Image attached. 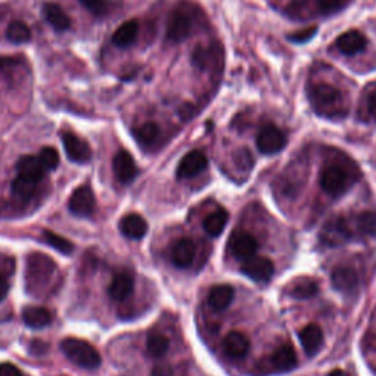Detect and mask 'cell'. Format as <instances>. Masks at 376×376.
<instances>
[{
    "label": "cell",
    "mask_w": 376,
    "mask_h": 376,
    "mask_svg": "<svg viewBox=\"0 0 376 376\" xmlns=\"http://www.w3.org/2000/svg\"><path fill=\"white\" fill-rule=\"evenodd\" d=\"M153 376H172V368L168 364L156 366L153 369Z\"/></svg>",
    "instance_id": "60d3db41"
},
{
    "label": "cell",
    "mask_w": 376,
    "mask_h": 376,
    "mask_svg": "<svg viewBox=\"0 0 376 376\" xmlns=\"http://www.w3.org/2000/svg\"><path fill=\"white\" fill-rule=\"evenodd\" d=\"M196 258V246L190 238H181L172 249V262L178 268H188Z\"/></svg>",
    "instance_id": "d6986e66"
},
{
    "label": "cell",
    "mask_w": 376,
    "mask_h": 376,
    "mask_svg": "<svg viewBox=\"0 0 376 376\" xmlns=\"http://www.w3.org/2000/svg\"><path fill=\"white\" fill-rule=\"evenodd\" d=\"M16 169H18L19 175L32 178L37 182L45 177V171H46V168L43 166L42 162H40V159L34 158V156H23L18 160Z\"/></svg>",
    "instance_id": "cb8c5ba5"
},
{
    "label": "cell",
    "mask_w": 376,
    "mask_h": 376,
    "mask_svg": "<svg viewBox=\"0 0 376 376\" xmlns=\"http://www.w3.org/2000/svg\"><path fill=\"white\" fill-rule=\"evenodd\" d=\"M241 272L247 278L256 282H268L273 277L275 266H273V262L268 258L251 256L242 262Z\"/></svg>",
    "instance_id": "52a82bcc"
},
{
    "label": "cell",
    "mask_w": 376,
    "mask_h": 376,
    "mask_svg": "<svg viewBox=\"0 0 376 376\" xmlns=\"http://www.w3.org/2000/svg\"><path fill=\"white\" fill-rule=\"evenodd\" d=\"M316 291H318V284L312 278H300L292 284V287L290 288V296H292L294 299L304 300V299L312 297Z\"/></svg>",
    "instance_id": "f546056e"
},
{
    "label": "cell",
    "mask_w": 376,
    "mask_h": 376,
    "mask_svg": "<svg viewBox=\"0 0 376 376\" xmlns=\"http://www.w3.org/2000/svg\"><path fill=\"white\" fill-rule=\"evenodd\" d=\"M366 45H368V40H366V37L362 33L355 32V29L344 33L337 38L338 50L347 56H353L363 52Z\"/></svg>",
    "instance_id": "9a60e30c"
},
{
    "label": "cell",
    "mask_w": 376,
    "mask_h": 376,
    "mask_svg": "<svg viewBox=\"0 0 376 376\" xmlns=\"http://www.w3.org/2000/svg\"><path fill=\"white\" fill-rule=\"evenodd\" d=\"M366 110H368V115L376 122V91L366 99Z\"/></svg>",
    "instance_id": "ab89813d"
},
{
    "label": "cell",
    "mask_w": 376,
    "mask_h": 376,
    "mask_svg": "<svg viewBox=\"0 0 376 376\" xmlns=\"http://www.w3.org/2000/svg\"><path fill=\"white\" fill-rule=\"evenodd\" d=\"M37 184L38 182L32 178L18 175L12 182V191H14V195H16L19 199L28 200L33 197L34 191L37 188Z\"/></svg>",
    "instance_id": "4dcf8cb0"
},
{
    "label": "cell",
    "mask_w": 376,
    "mask_h": 376,
    "mask_svg": "<svg viewBox=\"0 0 376 376\" xmlns=\"http://www.w3.org/2000/svg\"><path fill=\"white\" fill-rule=\"evenodd\" d=\"M95 208L96 199L93 195V190L87 186L77 188L69 199V210L73 212L75 216L87 218L90 215H93Z\"/></svg>",
    "instance_id": "ba28073f"
},
{
    "label": "cell",
    "mask_w": 376,
    "mask_h": 376,
    "mask_svg": "<svg viewBox=\"0 0 376 376\" xmlns=\"http://www.w3.org/2000/svg\"><path fill=\"white\" fill-rule=\"evenodd\" d=\"M114 172L119 182L122 184H129L137 175H138V169L136 162L128 151L121 150L115 155L114 158Z\"/></svg>",
    "instance_id": "8fae6325"
},
{
    "label": "cell",
    "mask_w": 376,
    "mask_h": 376,
    "mask_svg": "<svg viewBox=\"0 0 376 376\" xmlns=\"http://www.w3.org/2000/svg\"><path fill=\"white\" fill-rule=\"evenodd\" d=\"M208 166V158L199 150H192L181 159L177 168L178 178H191L199 175Z\"/></svg>",
    "instance_id": "30bf717a"
},
{
    "label": "cell",
    "mask_w": 376,
    "mask_h": 376,
    "mask_svg": "<svg viewBox=\"0 0 376 376\" xmlns=\"http://www.w3.org/2000/svg\"><path fill=\"white\" fill-rule=\"evenodd\" d=\"M43 240L49 244L50 247H53L55 250L60 251L62 255H71V253L74 251V244L71 242L69 240L58 236V234L52 232V231H43Z\"/></svg>",
    "instance_id": "836d02e7"
},
{
    "label": "cell",
    "mask_w": 376,
    "mask_h": 376,
    "mask_svg": "<svg viewBox=\"0 0 376 376\" xmlns=\"http://www.w3.org/2000/svg\"><path fill=\"white\" fill-rule=\"evenodd\" d=\"M349 177L345 174V171L338 166L332 165L325 168L321 174V186L322 188L328 192L332 197L342 196L349 188Z\"/></svg>",
    "instance_id": "277c9868"
},
{
    "label": "cell",
    "mask_w": 376,
    "mask_h": 376,
    "mask_svg": "<svg viewBox=\"0 0 376 376\" xmlns=\"http://www.w3.org/2000/svg\"><path fill=\"white\" fill-rule=\"evenodd\" d=\"M234 300V288L227 284H221V286H215L208 296V303L213 310H225Z\"/></svg>",
    "instance_id": "44dd1931"
},
{
    "label": "cell",
    "mask_w": 376,
    "mask_h": 376,
    "mask_svg": "<svg viewBox=\"0 0 376 376\" xmlns=\"http://www.w3.org/2000/svg\"><path fill=\"white\" fill-rule=\"evenodd\" d=\"M329 376H349L347 373H345L344 371H340V369H337V371H334Z\"/></svg>",
    "instance_id": "7bdbcfd3"
},
{
    "label": "cell",
    "mask_w": 376,
    "mask_h": 376,
    "mask_svg": "<svg viewBox=\"0 0 376 376\" xmlns=\"http://www.w3.org/2000/svg\"><path fill=\"white\" fill-rule=\"evenodd\" d=\"M119 228L125 237L131 240H140L146 236L147 222L141 215H137V213H129V215L121 219Z\"/></svg>",
    "instance_id": "2e32d148"
},
{
    "label": "cell",
    "mask_w": 376,
    "mask_h": 376,
    "mask_svg": "<svg viewBox=\"0 0 376 376\" xmlns=\"http://www.w3.org/2000/svg\"><path fill=\"white\" fill-rule=\"evenodd\" d=\"M228 222V212L225 209H218L215 212L209 213V215L203 221V228L212 237H218L225 229Z\"/></svg>",
    "instance_id": "4316f807"
},
{
    "label": "cell",
    "mask_w": 376,
    "mask_h": 376,
    "mask_svg": "<svg viewBox=\"0 0 376 376\" xmlns=\"http://www.w3.org/2000/svg\"><path fill=\"white\" fill-rule=\"evenodd\" d=\"M6 38L14 45H23L32 40V32L25 23L12 21L6 28Z\"/></svg>",
    "instance_id": "f1b7e54d"
},
{
    "label": "cell",
    "mask_w": 376,
    "mask_h": 376,
    "mask_svg": "<svg viewBox=\"0 0 376 376\" xmlns=\"http://www.w3.org/2000/svg\"><path fill=\"white\" fill-rule=\"evenodd\" d=\"M43 12L47 18V21L50 23L55 29L58 32H65L71 27V19L66 15L62 8L56 3H46L43 8Z\"/></svg>",
    "instance_id": "484cf974"
},
{
    "label": "cell",
    "mask_w": 376,
    "mask_h": 376,
    "mask_svg": "<svg viewBox=\"0 0 376 376\" xmlns=\"http://www.w3.org/2000/svg\"><path fill=\"white\" fill-rule=\"evenodd\" d=\"M8 292H9V282L3 275H0V301L5 300Z\"/></svg>",
    "instance_id": "b9f144b4"
},
{
    "label": "cell",
    "mask_w": 376,
    "mask_h": 376,
    "mask_svg": "<svg viewBox=\"0 0 376 376\" xmlns=\"http://www.w3.org/2000/svg\"><path fill=\"white\" fill-rule=\"evenodd\" d=\"M190 32H191V23L186 14L175 12L171 16L168 29H166L168 40H171V42L174 43H179L190 36Z\"/></svg>",
    "instance_id": "e0dca14e"
},
{
    "label": "cell",
    "mask_w": 376,
    "mask_h": 376,
    "mask_svg": "<svg viewBox=\"0 0 376 376\" xmlns=\"http://www.w3.org/2000/svg\"><path fill=\"white\" fill-rule=\"evenodd\" d=\"M332 286L338 291H353L355 287L359 286V277L351 268L347 266H340L332 271L331 275Z\"/></svg>",
    "instance_id": "ffe728a7"
},
{
    "label": "cell",
    "mask_w": 376,
    "mask_h": 376,
    "mask_svg": "<svg viewBox=\"0 0 376 376\" xmlns=\"http://www.w3.org/2000/svg\"><path fill=\"white\" fill-rule=\"evenodd\" d=\"M316 33H318V27L313 25V27L303 28V29H300V32L291 33L288 36V40H291V42H296V43H306L310 38H313Z\"/></svg>",
    "instance_id": "8d00e7d4"
},
{
    "label": "cell",
    "mask_w": 376,
    "mask_h": 376,
    "mask_svg": "<svg viewBox=\"0 0 376 376\" xmlns=\"http://www.w3.org/2000/svg\"><path fill=\"white\" fill-rule=\"evenodd\" d=\"M345 0H318L321 11L325 14H334L344 6Z\"/></svg>",
    "instance_id": "74e56055"
},
{
    "label": "cell",
    "mask_w": 376,
    "mask_h": 376,
    "mask_svg": "<svg viewBox=\"0 0 376 376\" xmlns=\"http://www.w3.org/2000/svg\"><path fill=\"white\" fill-rule=\"evenodd\" d=\"M62 143L69 160L77 162V164H87L91 159V147L78 136L73 133H64Z\"/></svg>",
    "instance_id": "9c48e42d"
},
{
    "label": "cell",
    "mask_w": 376,
    "mask_h": 376,
    "mask_svg": "<svg viewBox=\"0 0 376 376\" xmlns=\"http://www.w3.org/2000/svg\"><path fill=\"white\" fill-rule=\"evenodd\" d=\"M87 11L96 16H103L108 14V0H79Z\"/></svg>",
    "instance_id": "d590c367"
},
{
    "label": "cell",
    "mask_w": 376,
    "mask_h": 376,
    "mask_svg": "<svg viewBox=\"0 0 376 376\" xmlns=\"http://www.w3.org/2000/svg\"><path fill=\"white\" fill-rule=\"evenodd\" d=\"M273 368L279 372H290L297 366V355L290 344L281 345V347L272 354Z\"/></svg>",
    "instance_id": "7402d4cb"
},
{
    "label": "cell",
    "mask_w": 376,
    "mask_h": 376,
    "mask_svg": "<svg viewBox=\"0 0 376 376\" xmlns=\"http://www.w3.org/2000/svg\"><path fill=\"white\" fill-rule=\"evenodd\" d=\"M354 236L373 237L376 236V213L363 212L354 219Z\"/></svg>",
    "instance_id": "83f0119b"
},
{
    "label": "cell",
    "mask_w": 376,
    "mask_h": 376,
    "mask_svg": "<svg viewBox=\"0 0 376 376\" xmlns=\"http://www.w3.org/2000/svg\"><path fill=\"white\" fill-rule=\"evenodd\" d=\"M138 34V21L137 19H129V21L122 24L112 37V42L118 47H127L136 42Z\"/></svg>",
    "instance_id": "d4e9b609"
},
{
    "label": "cell",
    "mask_w": 376,
    "mask_h": 376,
    "mask_svg": "<svg viewBox=\"0 0 376 376\" xmlns=\"http://www.w3.org/2000/svg\"><path fill=\"white\" fill-rule=\"evenodd\" d=\"M146 347H147V353L150 358L159 359V358H162V355H165V353L168 351L169 341L162 334H151L147 338Z\"/></svg>",
    "instance_id": "d6a6232c"
},
{
    "label": "cell",
    "mask_w": 376,
    "mask_h": 376,
    "mask_svg": "<svg viewBox=\"0 0 376 376\" xmlns=\"http://www.w3.org/2000/svg\"><path fill=\"white\" fill-rule=\"evenodd\" d=\"M23 319L27 327L33 329H42V328H46L47 325L52 322V313L45 308L29 306L24 309Z\"/></svg>",
    "instance_id": "603a6c76"
},
{
    "label": "cell",
    "mask_w": 376,
    "mask_h": 376,
    "mask_svg": "<svg viewBox=\"0 0 376 376\" xmlns=\"http://www.w3.org/2000/svg\"><path fill=\"white\" fill-rule=\"evenodd\" d=\"M60 350L66 358L84 369H96L101 363L99 351L87 341L78 338H65L60 342Z\"/></svg>",
    "instance_id": "7a4b0ae2"
},
{
    "label": "cell",
    "mask_w": 376,
    "mask_h": 376,
    "mask_svg": "<svg viewBox=\"0 0 376 376\" xmlns=\"http://www.w3.org/2000/svg\"><path fill=\"white\" fill-rule=\"evenodd\" d=\"M28 288L43 286L50 279V273L55 271V262L42 255H33L28 259Z\"/></svg>",
    "instance_id": "8992f818"
},
{
    "label": "cell",
    "mask_w": 376,
    "mask_h": 376,
    "mask_svg": "<svg viewBox=\"0 0 376 376\" xmlns=\"http://www.w3.org/2000/svg\"><path fill=\"white\" fill-rule=\"evenodd\" d=\"M354 237L353 225L344 216H335L325 223L321 232V240L328 246H340Z\"/></svg>",
    "instance_id": "3957f363"
},
{
    "label": "cell",
    "mask_w": 376,
    "mask_h": 376,
    "mask_svg": "<svg viewBox=\"0 0 376 376\" xmlns=\"http://www.w3.org/2000/svg\"><path fill=\"white\" fill-rule=\"evenodd\" d=\"M38 159L43 164V166L46 168V171H52L59 166V153H58V150L53 147H43L42 150H40Z\"/></svg>",
    "instance_id": "e575fe53"
},
{
    "label": "cell",
    "mask_w": 376,
    "mask_h": 376,
    "mask_svg": "<svg viewBox=\"0 0 376 376\" xmlns=\"http://www.w3.org/2000/svg\"><path fill=\"white\" fill-rule=\"evenodd\" d=\"M229 250L238 259H249L258 250V240L246 232L236 234L229 241Z\"/></svg>",
    "instance_id": "5bb4252c"
},
{
    "label": "cell",
    "mask_w": 376,
    "mask_h": 376,
    "mask_svg": "<svg viewBox=\"0 0 376 376\" xmlns=\"http://www.w3.org/2000/svg\"><path fill=\"white\" fill-rule=\"evenodd\" d=\"M134 290V279L128 272H118L115 273L109 286V297L114 301H124L127 300L131 292Z\"/></svg>",
    "instance_id": "7c38bea8"
},
{
    "label": "cell",
    "mask_w": 376,
    "mask_h": 376,
    "mask_svg": "<svg viewBox=\"0 0 376 376\" xmlns=\"http://www.w3.org/2000/svg\"><path fill=\"white\" fill-rule=\"evenodd\" d=\"M309 100L313 110L325 118H337L345 115L342 93L331 84H316L309 88Z\"/></svg>",
    "instance_id": "6da1fadb"
},
{
    "label": "cell",
    "mask_w": 376,
    "mask_h": 376,
    "mask_svg": "<svg viewBox=\"0 0 376 376\" xmlns=\"http://www.w3.org/2000/svg\"><path fill=\"white\" fill-rule=\"evenodd\" d=\"M299 338L304 351H306V354L310 355V358L314 354H318L322 349L323 332L316 323H310L308 327H304L299 334Z\"/></svg>",
    "instance_id": "4fadbf2b"
},
{
    "label": "cell",
    "mask_w": 376,
    "mask_h": 376,
    "mask_svg": "<svg viewBox=\"0 0 376 376\" xmlns=\"http://www.w3.org/2000/svg\"><path fill=\"white\" fill-rule=\"evenodd\" d=\"M256 145L263 155H275L287 146V137L278 127L268 124L258 134Z\"/></svg>",
    "instance_id": "5b68a950"
},
{
    "label": "cell",
    "mask_w": 376,
    "mask_h": 376,
    "mask_svg": "<svg viewBox=\"0 0 376 376\" xmlns=\"http://www.w3.org/2000/svg\"><path fill=\"white\" fill-rule=\"evenodd\" d=\"M134 137L137 138V141L141 146L149 147L158 140L159 127L155 124V122H147V124H143L134 131Z\"/></svg>",
    "instance_id": "1f68e13d"
},
{
    "label": "cell",
    "mask_w": 376,
    "mask_h": 376,
    "mask_svg": "<svg viewBox=\"0 0 376 376\" xmlns=\"http://www.w3.org/2000/svg\"><path fill=\"white\" fill-rule=\"evenodd\" d=\"M0 376H21V371L11 363L0 364Z\"/></svg>",
    "instance_id": "f35d334b"
},
{
    "label": "cell",
    "mask_w": 376,
    "mask_h": 376,
    "mask_svg": "<svg viewBox=\"0 0 376 376\" xmlns=\"http://www.w3.org/2000/svg\"><path fill=\"white\" fill-rule=\"evenodd\" d=\"M223 350L234 359L244 358L250 350V341L242 332L232 331L223 338Z\"/></svg>",
    "instance_id": "ac0fdd59"
}]
</instances>
